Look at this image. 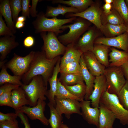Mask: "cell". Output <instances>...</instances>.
Segmentation results:
<instances>
[{
  "label": "cell",
  "mask_w": 128,
  "mask_h": 128,
  "mask_svg": "<svg viewBox=\"0 0 128 128\" xmlns=\"http://www.w3.org/2000/svg\"><path fill=\"white\" fill-rule=\"evenodd\" d=\"M62 128H70L66 125L63 124L62 126Z\"/></svg>",
  "instance_id": "cell-53"
},
{
  "label": "cell",
  "mask_w": 128,
  "mask_h": 128,
  "mask_svg": "<svg viewBox=\"0 0 128 128\" xmlns=\"http://www.w3.org/2000/svg\"><path fill=\"white\" fill-rule=\"evenodd\" d=\"M126 32H127V33L128 34V25H127V27L126 30Z\"/></svg>",
  "instance_id": "cell-55"
},
{
  "label": "cell",
  "mask_w": 128,
  "mask_h": 128,
  "mask_svg": "<svg viewBox=\"0 0 128 128\" xmlns=\"http://www.w3.org/2000/svg\"><path fill=\"white\" fill-rule=\"evenodd\" d=\"M25 24L24 22L17 21L15 24V27L16 28L20 29L24 27Z\"/></svg>",
  "instance_id": "cell-50"
},
{
  "label": "cell",
  "mask_w": 128,
  "mask_h": 128,
  "mask_svg": "<svg viewBox=\"0 0 128 128\" xmlns=\"http://www.w3.org/2000/svg\"><path fill=\"white\" fill-rule=\"evenodd\" d=\"M104 1L105 3L112 4L114 0H105Z\"/></svg>",
  "instance_id": "cell-52"
},
{
  "label": "cell",
  "mask_w": 128,
  "mask_h": 128,
  "mask_svg": "<svg viewBox=\"0 0 128 128\" xmlns=\"http://www.w3.org/2000/svg\"><path fill=\"white\" fill-rule=\"evenodd\" d=\"M91 23L83 18L77 17L73 23L64 25L62 27V30L69 28V31L67 33L59 36L58 38L64 46L75 44L90 27Z\"/></svg>",
  "instance_id": "cell-3"
},
{
  "label": "cell",
  "mask_w": 128,
  "mask_h": 128,
  "mask_svg": "<svg viewBox=\"0 0 128 128\" xmlns=\"http://www.w3.org/2000/svg\"><path fill=\"white\" fill-rule=\"evenodd\" d=\"M79 12L78 10L76 8L59 4L58 6L55 7L47 6L45 15L47 18H53L57 17L59 15L64 16L68 13H76Z\"/></svg>",
  "instance_id": "cell-26"
},
{
  "label": "cell",
  "mask_w": 128,
  "mask_h": 128,
  "mask_svg": "<svg viewBox=\"0 0 128 128\" xmlns=\"http://www.w3.org/2000/svg\"><path fill=\"white\" fill-rule=\"evenodd\" d=\"M109 47L103 44H95L91 51L99 62L106 68L109 67L108 58Z\"/></svg>",
  "instance_id": "cell-27"
},
{
  "label": "cell",
  "mask_w": 128,
  "mask_h": 128,
  "mask_svg": "<svg viewBox=\"0 0 128 128\" xmlns=\"http://www.w3.org/2000/svg\"><path fill=\"white\" fill-rule=\"evenodd\" d=\"M102 13L98 4L94 2L85 11L76 13H67L65 17L67 18L74 17L82 18L93 23L97 28L100 29L102 25L101 18Z\"/></svg>",
  "instance_id": "cell-9"
},
{
  "label": "cell",
  "mask_w": 128,
  "mask_h": 128,
  "mask_svg": "<svg viewBox=\"0 0 128 128\" xmlns=\"http://www.w3.org/2000/svg\"><path fill=\"white\" fill-rule=\"evenodd\" d=\"M81 115L89 124H93L98 128L99 110V107L90 106L91 101L83 100L80 101Z\"/></svg>",
  "instance_id": "cell-15"
},
{
  "label": "cell",
  "mask_w": 128,
  "mask_h": 128,
  "mask_svg": "<svg viewBox=\"0 0 128 128\" xmlns=\"http://www.w3.org/2000/svg\"><path fill=\"white\" fill-rule=\"evenodd\" d=\"M35 52L32 51L24 57L14 53L12 58L5 65L7 68L10 69L14 75L22 77L28 70Z\"/></svg>",
  "instance_id": "cell-8"
},
{
  "label": "cell",
  "mask_w": 128,
  "mask_h": 128,
  "mask_svg": "<svg viewBox=\"0 0 128 128\" xmlns=\"http://www.w3.org/2000/svg\"><path fill=\"white\" fill-rule=\"evenodd\" d=\"M63 85L71 94L78 98L81 101L84 100L86 92L85 84H77L72 86Z\"/></svg>",
  "instance_id": "cell-34"
},
{
  "label": "cell",
  "mask_w": 128,
  "mask_h": 128,
  "mask_svg": "<svg viewBox=\"0 0 128 128\" xmlns=\"http://www.w3.org/2000/svg\"><path fill=\"white\" fill-rule=\"evenodd\" d=\"M46 104L45 101L39 99L35 106L30 107L25 105L18 110L26 114L31 119H37L44 125L47 126L49 124L48 119L44 114Z\"/></svg>",
  "instance_id": "cell-12"
},
{
  "label": "cell",
  "mask_w": 128,
  "mask_h": 128,
  "mask_svg": "<svg viewBox=\"0 0 128 128\" xmlns=\"http://www.w3.org/2000/svg\"><path fill=\"white\" fill-rule=\"evenodd\" d=\"M60 57L54 68L51 76L48 80L50 88L49 90H47L46 96L48 98L49 102L55 107V98L57 88V76L58 73H60L61 70L60 67Z\"/></svg>",
  "instance_id": "cell-20"
},
{
  "label": "cell",
  "mask_w": 128,
  "mask_h": 128,
  "mask_svg": "<svg viewBox=\"0 0 128 128\" xmlns=\"http://www.w3.org/2000/svg\"><path fill=\"white\" fill-rule=\"evenodd\" d=\"M12 91L5 92L0 95V106H6L13 108L11 96Z\"/></svg>",
  "instance_id": "cell-39"
},
{
  "label": "cell",
  "mask_w": 128,
  "mask_h": 128,
  "mask_svg": "<svg viewBox=\"0 0 128 128\" xmlns=\"http://www.w3.org/2000/svg\"><path fill=\"white\" fill-rule=\"evenodd\" d=\"M95 44L114 47L128 52V34L126 32L120 35L113 37L97 38L95 41Z\"/></svg>",
  "instance_id": "cell-13"
},
{
  "label": "cell",
  "mask_w": 128,
  "mask_h": 128,
  "mask_svg": "<svg viewBox=\"0 0 128 128\" xmlns=\"http://www.w3.org/2000/svg\"><path fill=\"white\" fill-rule=\"evenodd\" d=\"M35 43V40L32 36H29L26 37L23 41L24 46L25 47L29 48L32 46Z\"/></svg>",
  "instance_id": "cell-47"
},
{
  "label": "cell",
  "mask_w": 128,
  "mask_h": 128,
  "mask_svg": "<svg viewBox=\"0 0 128 128\" xmlns=\"http://www.w3.org/2000/svg\"><path fill=\"white\" fill-rule=\"evenodd\" d=\"M19 87L20 86L10 83H5L0 86V95L5 92L12 91Z\"/></svg>",
  "instance_id": "cell-44"
},
{
  "label": "cell",
  "mask_w": 128,
  "mask_h": 128,
  "mask_svg": "<svg viewBox=\"0 0 128 128\" xmlns=\"http://www.w3.org/2000/svg\"><path fill=\"white\" fill-rule=\"evenodd\" d=\"M58 79L63 85L72 86L77 84H85L81 73L69 74L60 73Z\"/></svg>",
  "instance_id": "cell-30"
},
{
  "label": "cell",
  "mask_w": 128,
  "mask_h": 128,
  "mask_svg": "<svg viewBox=\"0 0 128 128\" xmlns=\"http://www.w3.org/2000/svg\"><path fill=\"white\" fill-rule=\"evenodd\" d=\"M60 73L67 74L81 73L79 61H75L68 64L61 69Z\"/></svg>",
  "instance_id": "cell-37"
},
{
  "label": "cell",
  "mask_w": 128,
  "mask_h": 128,
  "mask_svg": "<svg viewBox=\"0 0 128 128\" xmlns=\"http://www.w3.org/2000/svg\"><path fill=\"white\" fill-rule=\"evenodd\" d=\"M107 84V91L118 95L125 84L126 80L121 67L109 66L104 74Z\"/></svg>",
  "instance_id": "cell-7"
},
{
  "label": "cell",
  "mask_w": 128,
  "mask_h": 128,
  "mask_svg": "<svg viewBox=\"0 0 128 128\" xmlns=\"http://www.w3.org/2000/svg\"><path fill=\"white\" fill-rule=\"evenodd\" d=\"M26 18L24 16H21L18 17L17 21L24 22L26 20Z\"/></svg>",
  "instance_id": "cell-51"
},
{
  "label": "cell",
  "mask_w": 128,
  "mask_h": 128,
  "mask_svg": "<svg viewBox=\"0 0 128 128\" xmlns=\"http://www.w3.org/2000/svg\"><path fill=\"white\" fill-rule=\"evenodd\" d=\"M30 0H22V15L26 18H30Z\"/></svg>",
  "instance_id": "cell-42"
},
{
  "label": "cell",
  "mask_w": 128,
  "mask_h": 128,
  "mask_svg": "<svg viewBox=\"0 0 128 128\" xmlns=\"http://www.w3.org/2000/svg\"><path fill=\"white\" fill-rule=\"evenodd\" d=\"M1 70L0 73V85L1 86L6 83H9L21 87L23 83L21 80L22 77L14 75L12 76L7 72V68L5 64L0 67Z\"/></svg>",
  "instance_id": "cell-29"
},
{
  "label": "cell",
  "mask_w": 128,
  "mask_h": 128,
  "mask_svg": "<svg viewBox=\"0 0 128 128\" xmlns=\"http://www.w3.org/2000/svg\"><path fill=\"white\" fill-rule=\"evenodd\" d=\"M112 8L116 10L128 25V8L124 0H114Z\"/></svg>",
  "instance_id": "cell-33"
},
{
  "label": "cell",
  "mask_w": 128,
  "mask_h": 128,
  "mask_svg": "<svg viewBox=\"0 0 128 128\" xmlns=\"http://www.w3.org/2000/svg\"><path fill=\"white\" fill-rule=\"evenodd\" d=\"M9 3L13 21L15 24L18 17L19 14L22 10V0H10Z\"/></svg>",
  "instance_id": "cell-36"
},
{
  "label": "cell",
  "mask_w": 128,
  "mask_h": 128,
  "mask_svg": "<svg viewBox=\"0 0 128 128\" xmlns=\"http://www.w3.org/2000/svg\"><path fill=\"white\" fill-rule=\"evenodd\" d=\"M40 34L44 43L42 50L44 51L48 59H52L64 54L66 47L59 41L54 33L43 32Z\"/></svg>",
  "instance_id": "cell-5"
},
{
  "label": "cell",
  "mask_w": 128,
  "mask_h": 128,
  "mask_svg": "<svg viewBox=\"0 0 128 128\" xmlns=\"http://www.w3.org/2000/svg\"><path fill=\"white\" fill-rule=\"evenodd\" d=\"M53 4L67 5L78 9L79 12H82L89 8L93 3L92 0H53Z\"/></svg>",
  "instance_id": "cell-28"
},
{
  "label": "cell",
  "mask_w": 128,
  "mask_h": 128,
  "mask_svg": "<svg viewBox=\"0 0 128 128\" xmlns=\"http://www.w3.org/2000/svg\"><path fill=\"white\" fill-rule=\"evenodd\" d=\"M118 96L123 107L128 110V81L126 83L119 93Z\"/></svg>",
  "instance_id": "cell-38"
},
{
  "label": "cell",
  "mask_w": 128,
  "mask_h": 128,
  "mask_svg": "<svg viewBox=\"0 0 128 128\" xmlns=\"http://www.w3.org/2000/svg\"><path fill=\"white\" fill-rule=\"evenodd\" d=\"M39 0H32V5L30 8V14L32 17H37V12L36 10L37 6Z\"/></svg>",
  "instance_id": "cell-46"
},
{
  "label": "cell",
  "mask_w": 128,
  "mask_h": 128,
  "mask_svg": "<svg viewBox=\"0 0 128 128\" xmlns=\"http://www.w3.org/2000/svg\"><path fill=\"white\" fill-rule=\"evenodd\" d=\"M47 105L50 108V113L48 121L51 128H62V116L58 114L55 108L52 104L49 102Z\"/></svg>",
  "instance_id": "cell-32"
},
{
  "label": "cell",
  "mask_w": 128,
  "mask_h": 128,
  "mask_svg": "<svg viewBox=\"0 0 128 128\" xmlns=\"http://www.w3.org/2000/svg\"><path fill=\"white\" fill-rule=\"evenodd\" d=\"M74 44H70L66 46L65 52L60 59V67L61 69L72 62L80 61L83 53L75 48Z\"/></svg>",
  "instance_id": "cell-19"
},
{
  "label": "cell",
  "mask_w": 128,
  "mask_h": 128,
  "mask_svg": "<svg viewBox=\"0 0 128 128\" xmlns=\"http://www.w3.org/2000/svg\"><path fill=\"white\" fill-rule=\"evenodd\" d=\"M0 128H20L16 119L0 122Z\"/></svg>",
  "instance_id": "cell-41"
},
{
  "label": "cell",
  "mask_w": 128,
  "mask_h": 128,
  "mask_svg": "<svg viewBox=\"0 0 128 128\" xmlns=\"http://www.w3.org/2000/svg\"><path fill=\"white\" fill-rule=\"evenodd\" d=\"M127 26L124 24L114 25L106 24L102 25L100 29L106 38L116 37L126 32Z\"/></svg>",
  "instance_id": "cell-25"
},
{
  "label": "cell",
  "mask_w": 128,
  "mask_h": 128,
  "mask_svg": "<svg viewBox=\"0 0 128 128\" xmlns=\"http://www.w3.org/2000/svg\"><path fill=\"white\" fill-rule=\"evenodd\" d=\"M84 62L90 73L97 77L104 74L105 67L101 64L91 51H88L83 54Z\"/></svg>",
  "instance_id": "cell-16"
},
{
  "label": "cell",
  "mask_w": 128,
  "mask_h": 128,
  "mask_svg": "<svg viewBox=\"0 0 128 128\" xmlns=\"http://www.w3.org/2000/svg\"><path fill=\"white\" fill-rule=\"evenodd\" d=\"M18 117L16 113L5 114L0 112V122L12 120L16 119Z\"/></svg>",
  "instance_id": "cell-43"
},
{
  "label": "cell",
  "mask_w": 128,
  "mask_h": 128,
  "mask_svg": "<svg viewBox=\"0 0 128 128\" xmlns=\"http://www.w3.org/2000/svg\"><path fill=\"white\" fill-rule=\"evenodd\" d=\"M21 87L25 91L30 102V106L36 105L39 99L45 101L46 99L45 96L47 91V86L41 75L34 77L29 84H23Z\"/></svg>",
  "instance_id": "cell-4"
},
{
  "label": "cell",
  "mask_w": 128,
  "mask_h": 128,
  "mask_svg": "<svg viewBox=\"0 0 128 128\" xmlns=\"http://www.w3.org/2000/svg\"><path fill=\"white\" fill-rule=\"evenodd\" d=\"M15 113L20 119L21 122L24 125L25 128H31L28 118L24 113L18 110H15Z\"/></svg>",
  "instance_id": "cell-45"
},
{
  "label": "cell",
  "mask_w": 128,
  "mask_h": 128,
  "mask_svg": "<svg viewBox=\"0 0 128 128\" xmlns=\"http://www.w3.org/2000/svg\"><path fill=\"white\" fill-rule=\"evenodd\" d=\"M60 57L59 56L49 59L43 51L35 52L28 70L22 77L23 83L28 84L34 77L41 75L47 86L48 80L51 76L54 68Z\"/></svg>",
  "instance_id": "cell-1"
},
{
  "label": "cell",
  "mask_w": 128,
  "mask_h": 128,
  "mask_svg": "<svg viewBox=\"0 0 128 128\" xmlns=\"http://www.w3.org/2000/svg\"><path fill=\"white\" fill-rule=\"evenodd\" d=\"M79 63L81 67V74L86 87V92L84 98L85 100H90L89 98L93 90L96 77L91 74L87 68L83 54L80 59Z\"/></svg>",
  "instance_id": "cell-18"
},
{
  "label": "cell",
  "mask_w": 128,
  "mask_h": 128,
  "mask_svg": "<svg viewBox=\"0 0 128 128\" xmlns=\"http://www.w3.org/2000/svg\"><path fill=\"white\" fill-rule=\"evenodd\" d=\"M0 14L4 18L7 26L14 34L17 31L12 18V12L9 3V0H0Z\"/></svg>",
  "instance_id": "cell-24"
},
{
  "label": "cell",
  "mask_w": 128,
  "mask_h": 128,
  "mask_svg": "<svg viewBox=\"0 0 128 128\" xmlns=\"http://www.w3.org/2000/svg\"><path fill=\"white\" fill-rule=\"evenodd\" d=\"M103 12L105 14L110 13L112 9V4L105 3L103 7Z\"/></svg>",
  "instance_id": "cell-49"
},
{
  "label": "cell",
  "mask_w": 128,
  "mask_h": 128,
  "mask_svg": "<svg viewBox=\"0 0 128 128\" xmlns=\"http://www.w3.org/2000/svg\"><path fill=\"white\" fill-rule=\"evenodd\" d=\"M55 108L60 115L65 114L66 117L69 119L71 115L76 113L81 115L80 102L75 99L58 98L55 97Z\"/></svg>",
  "instance_id": "cell-10"
},
{
  "label": "cell",
  "mask_w": 128,
  "mask_h": 128,
  "mask_svg": "<svg viewBox=\"0 0 128 128\" xmlns=\"http://www.w3.org/2000/svg\"><path fill=\"white\" fill-rule=\"evenodd\" d=\"M111 50V51L109 55V66L121 67L128 61V52L113 47Z\"/></svg>",
  "instance_id": "cell-23"
},
{
  "label": "cell",
  "mask_w": 128,
  "mask_h": 128,
  "mask_svg": "<svg viewBox=\"0 0 128 128\" xmlns=\"http://www.w3.org/2000/svg\"><path fill=\"white\" fill-rule=\"evenodd\" d=\"M106 78L104 74L96 77L93 90L89 99L92 107H99L100 100L104 92L107 91Z\"/></svg>",
  "instance_id": "cell-14"
},
{
  "label": "cell",
  "mask_w": 128,
  "mask_h": 128,
  "mask_svg": "<svg viewBox=\"0 0 128 128\" xmlns=\"http://www.w3.org/2000/svg\"><path fill=\"white\" fill-rule=\"evenodd\" d=\"M101 18L102 25L108 24L119 25L125 23L117 11L112 8L111 12L108 14H105L103 12Z\"/></svg>",
  "instance_id": "cell-31"
},
{
  "label": "cell",
  "mask_w": 128,
  "mask_h": 128,
  "mask_svg": "<svg viewBox=\"0 0 128 128\" xmlns=\"http://www.w3.org/2000/svg\"><path fill=\"white\" fill-rule=\"evenodd\" d=\"M55 97L58 98L70 99L81 101L78 98L71 94L62 84L58 79Z\"/></svg>",
  "instance_id": "cell-35"
},
{
  "label": "cell",
  "mask_w": 128,
  "mask_h": 128,
  "mask_svg": "<svg viewBox=\"0 0 128 128\" xmlns=\"http://www.w3.org/2000/svg\"><path fill=\"white\" fill-rule=\"evenodd\" d=\"M97 28L94 25L90 26L74 44L75 48L83 53L92 51L95 41L99 35Z\"/></svg>",
  "instance_id": "cell-11"
},
{
  "label": "cell",
  "mask_w": 128,
  "mask_h": 128,
  "mask_svg": "<svg viewBox=\"0 0 128 128\" xmlns=\"http://www.w3.org/2000/svg\"><path fill=\"white\" fill-rule=\"evenodd\" d=\"M16 36H5L0 38V61L5 60L11 50L18 46V43L15 41Z\"/></svg>",
  "instance_id": "cell-21"
},
{
  "label": "cell",
  "mask_w": 128,
  "mask_h": 128,
  "mask_svg": "<svg viewBox=\"0 0 128 128\" xmlns=\"http://www.w3.org/2000/svg\"><path fill=\"white\" fill-rule=\"evenodd\" d=\"M2 15L0 14V36H12L14 35L11 30L6 25L3 18Z\"/></svg>",
  "instance_id": "cell-40"
},
{
  "label": "cell",
  "mask_w": 128,
  "mask_h": 128,
  "mask_svg": "<svg viewBox=\"0 0 128 128\" xmlns=\"http://www.w3.org/2000/svg\"><path fill=\"white\" fill-rule=\"evenodd\" d=\"M99 114L98 128H113L114 122L116 119L114 114L102 104H99Z\"/></svg>",
  "instance_id": "cell-17"
},
{
  "label": "cell",
  "mask_w": 128,
  "mask_h": 128,
  "mask_svg": "<svg viewBox=\"0 0 128 128\" xmlns=\"http://www.w3.org/2000/svg\"><path fill=\"white\" fill-rule=\"evenodd\" d=\"M77 17L64 19L58 18L57 17L49 18L46 17L45 13L41 12L38 14L37 18L32 23L35 29V33L43 32H52L57 36L63 32L62 27L66 24L73 23Z\"/></svg>",
  "instance_id": "cell-2"
},
{
  "label": "cell",
  "mask_w": 128,
  "mask_h": 128,
  "mask_svg": "<svg viewBox=\"0 0 128 128\" xmlns=\"http://www.w3.org/2000/svg\"><path fill=\"white\" fill-rule=\"evenodd\" d=\"M100 103L112 111L122 125H128V110L121 104L117 95L106 91L101 97Z\"/></svg>",
  "instance_id": "cell-6"
},
{
  "label": "cell",
  "mask_w": 128,
  "mask_h": 128,
  "mask_svg": "<svg viewBox=\"0 0 128 128\" xmlns=\"http://www.w3.org/2000/svg\"><path fill=\"white\" fill-rule=\"evenodd\" d=\"M121 67L126 80L128 81V61L124 64Z\"/></svg>",
  "instance_id": "cell-48"
},
{
  "label": "cell",
  "mask_w": 128,
  "mask_h": 128,
  "mask_svg": "<svg viewBox=\"0 0 128 128\" xmlns=\"http://www.w3.org/2000/svg\"><path fill=\"white\" fill-rule=\"evenodd\" d=\"M125 2L126 5L128 8V0H125Z\"/></svg>",
  "instance_id": "cell-54"
},
{
  "label": "cell",
  "mask_w": 128,
  "mask_h": 128,
  "mask_svg": "<svg viewBox=\"0 0 128 128\" xmlns=\"http://www.w3.org/2000/svg\"><path fill=\"white\" fill-rule=\"evenodd\" d=\"M11 99L13 108L15 110H19L23 106L30 104L25 91L21 87L12 91Z\"/></svg>",
  "instance_id": "cell-22"
}]
</instances>
